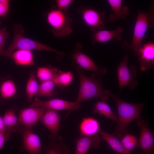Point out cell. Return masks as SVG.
Segmentation results:
<instances>
[{"label":"cell","instance_id":"4","mask_svg":"<svg viewBox=\"0 0 154 154\" xmlns=\"http://www.w3.org/2000/svg\"><path fill=\"white\" fill-rule=\"evenodd\" d=\"M13 29L14 38L13 41L6 49L0 54L1 56L10 58L14 51L21 49L50 52L55 53L60 58L65 55L64 52L58 51L50 46L23 36L24 30L21 25L15 24L13 26Z\"/></svg>","mask_w":154,"mask_h":154},{"label":"cell","instance_id":"23","mask_svg":"<svg viewBox=\"0 0 154 154\" xmlns=\"http://www.w3.org/2000/svg\"><path fill=\"white\" fill-rule=\"evenodd\" d=\"M92 112L93 114L103 115L116 122L117 121V116L106 101L101 100L97 101L93 107Z\"/></svg>","mask_w":154,"mask_h":154},{"label":"cell","instance_id":"6","mask_svg":"<svg viewBox=\"0 0 154 154\" xmlns=\"http://www.w3.org/2000/svg\"><path fill=\"white\" fill-rule=\"evenodd\" d=\"M128 56L125 54L117 68V74L119 94L122 89L127 86L129 90L136 88L138 84L136 78L137 69V67L131 65H128Z\"/></svg>","mask_w":154,"mask_h":154},{"label":"cell","instance_id":"3","mask_svg":"<svg viewBox=\"0 0 154 154\" xmlns=\"http://www.w3.org/2000/svg\"><path fill=\"white\" fill-rule=\"evenodd\" d=\"M137 12L132 40L130 42L124 41L121 47L123 49L133 51L138 57L143 45L142 41L147 29L154 26V4H150L146 11L137 9Z\"/></svg>","mask_w":154,"mask_h":154},{"label":"cell","instance_id":"32","mask_svg":"<svg viewBox=\"0 0 154 154\" xmlns=\"http://www.w3.org/2000/svg\"><path fill=\"white\" fill-rule=\"evenodd\" d=\"M120 141L123 145H124L131 141L138 142V140L136 136L127 133L123 137Z\"/></svg>","mask_w":154,"mask_h":154},{"label":"cell","instance_id":"28","mask_svg":"<svg viewBox=\"0 0 154 154\" xmlns=\"http://www.w3.org/2000/svg\"><path fill=\"white\" fill-rule=\"evenodd\" d=\"M16 91V85L12 80H7L2 83L0 93L3 98L7 99L12 97L15 94Z\"/></svg>","mask_w":154,"mask_h":154},{"label":"cell","instance_id":"1","mask_svg":"<svg viewBox=\"0 0 154 154\" xmlns=\"http://www.w3.org/2000/svg\"><path fill=\"white\" fill-rule=\"evenodd\" d=\"M79 66L76 68L80 82V86L76 102L80 103L92 98H99L100 100L106 101L111 94L108 90L102 87V76L96 73L90 76L86 75Z\"/></svg>","mask_w":154,"mask_h":154},{"label":"cell","instance_id":"18","mask_svg":"<svg viewBox=\"0 0 154 154\" xmlns=\"http://www.w3.org/2000/svg\"><path fill=\"white\" fill-rule=\"evenodd\" d=\"M107 1L112 12L109 16V21L111 22H113L117 20L126 19L129 13V11L127 6L122 5V0Z\"/></svg>","mask_w":154,"mask_h":154},{"label":"cell","instance_id":"12","mask_svg":"<svg viewBox=\"0 0 154 154\" xmlns=\"http://www.w3.org/2000/svg\"><path fill=\"white\" fill-rule=\"evenodd\" d=\"M47 109L30 107L20 110L18 117L19 124L29 129H32L35 124L40 120Z\"/></svg>","mask_w":154,"mask_h":154},{"label":"cell","instance_id":"9","mask_svg":"<svg viewBox=\"0 0 154 154\" xmlns=\"http://www.w3.org/2000/svg\"><path fill=\"white\" fill-rule=\"evenodd\" d=\"M137 123L141 131L138 145L146 154H150L154 147V138L153 132L145 119L140 116L137 119Z\"/></svg>","mask_w":154,"mask_h":154},{"label":"cell","instance_id":"20","mask_svg":"<svg viewBox=\"0 0 154 154\" xmlns=\"http://www.w3.org/2000/svg\"><path fill=\"white\" fill-rule=\"evenodd\" d=\"M98 134L108 144L112 150L121 154H133L127 150L120 141L112 134L100 129Z\"/></svg>","mask_w":154,"mask_h":154},{"label":"cell","instance_id":"8","mask_svg":"<svg viewBox=\"0 0 154 154\" xmlns=\"http://www.w3.org/2000/svg\"><path fill=\"white\" fill-rule=\"evenodd\" d=\"M83 45L78 43L73 50L71 58L73 61L81 68L86 70L95 72L102 76L107 73V68L105 66L100 67L94 61L82 51Z\"/></svg>","mask_w":154,"mask_h":154},{"label":"cell","instance_id":"22","mask_svg":"<svg viewBox=\"0 0 154 154\" xmlns=\"http://www.w3.org/2000/svg\"><path fill=\"white\" fill-rule=\"evenodd\" d=\"M3 118L6 129L10 133L18 131L20 125L14 110L11 109L7 110Z\"/></svg>","mask_w":154,"mask_h":154},{"label":"cell","instance_id":"35","mask_svg":"<svg viewBox=\"0 0 154 154\" xmlns=\"http://www.w3.org/2000/svg\"><path fill=\"white\" fill-rule=\"evenodd\" d=\"M5 142H6V140L5 134L0 132V151L3 148Z\"/></svg>","mask_w":154,"mask_h":154},{"label":"cell","instance_id":"10","mask_svg":"<svg viewBox=\"0 0 154 154\" xmlns=\"http://www.w3.org/2000/svg\"><path fill=\"white\" fill-rule=\"evenodd\" d=\"M30 107H38L56 110H69L74 111L78 110L80 107V104L75 101L70 102L59 99H53L42 101L37 98L31 104Z\"/></svg>","mask_w":154,"mask_h":154},{"label":"cell","instance_id":"27","mask_svg":"<svg viewBox=\"0 0 154 154\" xmlns=\"http://www.w3.org/2000/svg\"><path fill=\"white\" fill-rule=\"evenodd\" d=\"M39 85L35 73L31 72L26 88L27 96L29 101H31L34 96H37Z\"/></svg>","mask_w":154,"mask_h":154},{"label":"cell","instance_id":"25","mask_svg":"<svg viewBox=\"0 0 154 154\" xmlns=\"http://www.w3.org/2000/svg\"><path fill=\"white\" fill-rule=\"evenodd\" d=\"M73 78V75L71 72L59 70L53 81L58 88L63 89L70 84Z\"/></svg>","mask_w":154,"mask_h":154},{"label":"cell","instance_id":"16","mask_svg":"<svg viewBox=\"0 0 154 154\" xmlns=\"http://www.w3.org/2000/svg\"><path fill=\"white\" fill-rule=\"evenodd\" d=\"M140 69L144 72L151 69L154 64V42L149 41L142 45L138 57Z\"/></svg>","mask_w":154,"mask_h":154},{"label":"cell","instance_id":"26","mask_svg":"<svg viewBox=\"0 0 154 154\" xmlns=\"http://www.w3.org/2000/svg\"><path fill=\"white\" fill-rule=\"evenodd\" d=\"M58 71L56 68L52 66L39 67L37 70V76L40 82L53 80Z\"/></svg>","mask_w":154,"mask_h":154},{"label":"cell","instance_id":"30","mask_svg":"<svg viewBox=\"0 0 154 154\" xmlns=\"http://www.w3.org/2000/svg\"><path fill=\"white\" fill-rule=\"evenodd\" d=\"M9 36V33L6 27L0 29V54L3 51L5 43Z\"/></svg>","mask_w":154,"mask_h":154},{"label":"cell","instance_id":"15","mask_svg":"<svg viewBox=\"0 0 154 154\" xmlns=\"http://www.w3.org/2000/svg\"><path fill=\"white\" fill-rule=\"evenodd\" d=\"M76 147L74 154H86L91 147H98L101 139L98 134L90 136H80L74 139Z\"/></svg>","mask_w":154,"mask_h":154},{"label":"cell","instance_id":"13","mask_svg":"<svg viewBox=\"0 0 154 154\" xmlns=\"http://www.w3.org/2000/svg\"><path fill=\"white\" fill-rule=\"evenodd\" d=\"M124 29L121 26H118L114 30L103 29L91 31L92 45L94 46L97 43L106 42L113 39L121 40L123 38L122 33Z\"/></svg>","mask_w":154,"mask_h":154},{"label":"cell","instance_id":"17","mask_svg":"<svg viewBox=\"0 0 154 154\" xmlns=\"http://www.w3.org/2000/svg\"><path fill=\"white\" fill-rule=\"evenodd\" d=\"M44 149L46 154H71L69 146L63 141L62 137L59 135L53 136L50 134Z\"/></svg>","mask_w":154,"mask_h":154},{"label":"cell","instance_id":"11","mask_svg":"<svg viewBox=\"0 0 154 154\" xmlns=\"http://www.w3.org/2000/svg\"><path fill=\"white\" fill-rule=\"evenodd\" d=\"M18 131L22 135L23 149L29 154H41L42 148L39 136L33 129L20 127Z\"/></svg>","mask_w":154,"mask_h":154},{"label":"cell","instance_id":"31","mask_svg":"<svg viewBox=\"0 0 154 154\" xmlns=\"http://www.w3.org/2000/svg\"><path fill=\"white\" fill-rule=\"evenodd\" d=\"M10 1L0 0V17L6 18L8 14Z\"/></svg>","mask_w":154,"mask_h":154},{"label":"cell","instance_id":"7","mask_svg":"<svg viewBox=\"0 0 154 154\" xmlns=\"http://www.w3.org/2000/svg\"><path fill=\"white\" fill-rule=\"evenodd\" d=\"M84 24L91 31L100 30L105 28L104 20L105 12L90 7H80L77 9Z\"/></svg>","mask_w":154,"mask_h":154},{"label":"cell","instance_id":"14","mask_svg":"<svg viewBox=\"0 0 154 154\" xmlns=\"http://www.w3.org/2000/svg\"><path fill=\"white\" fill-rule=\"evenodd\" d=\"M53 136L58 135L60 117L58 111L47 109L39 121Z\"/></svg>","mask_w":154,"mask_h":154},{"label":"cell","instance_id":"24","mask_svg":"<svg viewBox=\"0 0 154 154\" xmlns=\"http://www.w3.org/2000/svg\"><path fill=\"white\" fill-rule=\"evenodd\" d=\"M56 85L53 80L41 82L39 84L36 96L52 98L57 95V92L55 88Z\"/></svg>","mask_w":154,"mask_h":154},{"label":"cell","instance_id":"36","mask_svg":"<svg viewBox=\"0 0 154 154\" xmlns=\"http://www.w3.org/2000/svg\"><path fill=\"white\" fill-rule=\"evenodd\" d=\"M1 21H0V25H1Z\"/></svg>","mask_w":154,"mask_h":154},{"label":"cell","instance_id":"21","mask_svg":"<svg viewBox=\"0 0 154 154\" xmlns=\"http://www.w3.org/2000/svg\"><path fill=\"white\" fill-rule=\"evenodd\" d=\"M10 58L17 65L29 66L34 64V58L32 50L27 49H18L14 51Z\"/></svg>","mask_w":154,"mask_h":154},{"label":"cell","instance_id":"5","mask_svg":"<svg viewBox=\"0 0 154 154\" xmlns=\"http://www.w3.org/2000/svg\"><path fill=\"white\" fill-rule=\"evenodd\" d=\"M68 12L56 8L51 9L47 13L46 21L54 37H64L72 33V20Z\"/></svg>","mask_w":154,"mask_h":154},{"label":"cell","instance_id":"33","mask_svg":"<svg viewBox=\"0 0 154 154\" xmlns=\"http://www.w3.org/2000/svg\"><path fill=\"white\" fill-rule=\"evenodd\" d=\"M0 132L4 133L5 135L6 142L8 141L9 139L11 133L6 129L3 117L0 116Z\"/></svg>","mask_w":154,"mask_h":154},{"label":"cell","instance_id":"29","mask_svg":"<svg viewBox=\"0 0 154 154\" xmlns=\"http://www.w3.org/2000/svg\"><path fill=\"white\" fill-rule=\"evenodd\" d=\"M74 1L73 0H56L55 1L56 8L62 11L68 12L69 6Z\"/></svg>","mask_w":154,"mask_h":154},{"label":"cell","instance_id":"34","mask_svg":"<svg viewBox=\"0 0 154 154\" xmlns=\"http://www.w3.org/2000/svg\"><path fill=\"white\" fill-rule=\"evenodd\" d=\"M123 145L127 150L131 151L135 148L138 145V142L131 141Z\"/></svg>","mask_w":154,"mask_h":154},{"label":"cell","instance_id":"2","mask_svg":"<svg viewBox=\"0 0 154 154\" xmlns=\"http://www.w3.org/2000/svg\"><path fill=\"white\" fill-rule=\"evenodd\" d=\"M115 102L117 111V125L112 133L118 139H121L128 133L127 127L129 124L140 116L145 104L144 103L134 104L125 101L119 97L111 94L110 97Z\"/></svg>","mask_w":154,"mask_h":154},{"label":"cell","instance_id":"19","mask_svg":"<svg viewBox=\"0 0 154 154\" xmlns=\"http://www.w3.org/2000/svg\"><path fill=\"white\" fill-rule=\"evenodd\" d=\"M101 128L100 123L92 117L84 118L79 126L80 136H90L98 133Z\"/></svg>","mask_w":154,"mask_h":154}]
</instances>
